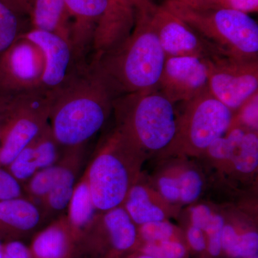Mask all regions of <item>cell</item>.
Wrapping results in <instances>:
<instances>
[{
	"label": "cell",
	"mask_w": 258,
	"mask_h": 258,
	"mask_svg": "<svg viewBox=\"0 0 258 258\" xmlns=\"http://www.w3.org/2000/svg\"><path fill=\"white\" fill-rule=\"evenodd\" d=\"M113 91L91 62L56 90L49 125L63 149L86 146L105 125L113 112Z\"/></svg>",
	"instance_id": "1"
},
{
	"label": "cell",
	"mask_w": 258,
	"mask_h": 258,
	"mask_svg": "<svg viewBox=\"0 0 258 258\" xmlns=\"http://www.w3.org/2000/svg\"><path fill=\"white\" fill-rule=\"evenodd\" d=\"M152 2L136 8L133 31L115 50L90 61L98 70L115 98L157 89L166 57L149 15Z\"/></svg>",
	"instance_id": "2"
},
{
	"label": "cell",
	"mask_w": 258,
	"mask_h": 258,
	"mask_svg": "<svg viewBox=\"0 0 258 258\" xmlns=\"http://www.w3.org/2000/svg\"><path fill=\"white\" fill-rule=\"evenodd\" d=\"M113 112L115 128L140 154L166 150L175 137V104L157 88L117 97Z\"/></svg>",
	"instance_id": "3"
},
{
	"label": "cell",
	"mask_w": 258,
	"mask_h": 258,
	"mask_svg": "<svg viewBox=\"0 0 258 258\" xmlns=\"http://www.w3.org/2000/svg\"><path fill=\"white\" fill-rule=\"evenodd\" d=\"M163 5L187 24L218 55L258 60V25L249 15L222 8H194L165 0Z\"/></svg>",
	"instance_id": "4"
},
{
	"label": "cell",
	"mask_w": 258,
	"mask_h": 258,
	"mask_svg": "<svg viewBox=\"0 0 258 258\" xmlns=\"http://www.w3.org/2000/svg\"><path fill=\"white\" fill-rule=\"evenodd\" d=\"M139 155L116 129L107 136L86 168L96 210L106 212L122 206L134 184Z\"/></svg>",
	"instance_id": "5"
},
{
	"label": "cell",
	"mask_w": 258,
	"mask_h": 258,
	"mask_svg": "<svg viewBox=\"0 0 258 258\" xmlns=\"http://www.w3.org/2000/svg\"><path fill=\"white\" fill-rule=\"evenodd\" d=\"M184 103V111L177 114L175 137L166 150L191 154L205 152L230 128L234 112L209 90Z\"/></svg>",
	"instance_id": "6"
},
{
	"label": "cell",
	"mask_w": 258,
	"mask_h": 258,
	"mask_svg": "<svg viewBox=\"0 0 258 258\" xmlns=\"http://www.w3.org/2000/svg\"><path fill=\"white\" fill-rule=\"evenodd\" d=\"M55 91L30 90L13 97L2 133L0 166L8 167L48 124Z\"/></svg>",
	"instance_id": "7"
},
{
	"label": "cell",
	"mask_w": 258,
	"mask_h": 258,
	"mask_svg": "<svg viewBox=\"0 0 258 258\" xmlns=\"http://www.w3.org/2000/svg\"><path fill=\"white\" fill-rule=\"evenodd\" d=\"M139 244L137 227L120 206L96 214L80 237L77 258H121Z\"/></svg>",
	"instance_id": "8"
},
{
	"label": "cell",
	"mask_w": 258,
	"mask_h": 258,
	"mask_svg": "<svg viewBox=\"0 0 258 258\" xmlns=\"http://www.w3.org/2000/svg\"><path fill=\"white\" fill-rule=\"evenodd\" d=\"M205 60L209 91L232 111L258 92V60H239L221 55Z\"/></svg>",
	"instance_id": "9"
},
{
	"label": "cell",
	"mask_w": 258,
	"mask_h": 258,
	"mask_svg": "<svg viewBox=\"0 0 258 258\" xmlns=\"http://www.w3.org/2000/svg\"><path fill=\"white\" fill-rule=\"evenodd\" d=\"M45 68L46 59L41 49L23 34L0 56V93L14 96L30 90H44Z\"/></svg>",
	"instance_id": "10"
},
{
	"label": "cell",
	"mask_w": 258,
	"mask_h": 258,
	"mask_svg": "<svg viewBox=\"0 0 258 258\" xmlns=\"http://www.w3.org/2000/svg\"><path fill=\"white\" fill-rule=\"evenodd\" d=\"M149 11L153 28L166 57L196 56L210 58L218 55L191 27L164 5L152 3Z\"/></svg>",
	"instance_id": "11"
},
{
	"label": "cell",
	"mask_w": 258,
	"mask_h": 258,
	"mask_svg": "<svg viewBox=\"0 0 258 258\" xmlns=\"http://www.w3.org/2000/svg\"><path fill=\"white\" fill-rule=\"evenodd\" d=\"M157 89L174 104L205 92L208 90L206 60L196 56L166 57Z\"/></svg>",
	"instance_id": "12"
},
{
	"label": "cell",
	"mask_w": 258,
	"mask_h": 258,
	"mask_svg": "<svg viewBox=\"0 0 258 258\" xmlns=\"http://www.w3.org/2000/svg\"><path fill=\"white\" fill-rule=\"evenodd\" d=\"M24 35L40 47L46 59L42 79L44 90L55 91L67 83L81 64L70 42L51 32L29 28Z\"/></svg>",
	"instance_id": "13"
},
{
	"label": "cell",
	"mask_w": 258,
	"mask_h": 258,
	"mask_svg": "<svg viewBox=\"0 0 258 258\" xmlns=\"http://www.w3.org/2000/svg\"><path fill=\"white\" fill-rule=\"evenodd\" d=\"M135 23L136 8L133 4L122 0H112L95 30L91 61L120 46L130 36Z\"/></svg>",
	"instance_id": "14"
},
{
	"label": "cell",
	"mask_w": 258,
	"mask_h": 258,
	"mask_svg": "<svg viewBox=\"0 0 258 258\" xmlns=\"http://www.w3.org/2000/svg\"><path fill=\"white\" fill-rule=\"evenodd\" d=\"M206 152L215 160L230 161L239 172L250 174L258 165L257 132L232 125L209 146Z\"/></svg>",
	"instance_id": "15"
},
{
	"label": "cell",
	"mask_w": 258,
	"mask_h": 258,
	"mask_svg": "<svg viewBox=\"0 0 258 258\" xmlns=\"http://www.w3.org/2000/svg\"><path fill=\"white\" fill-rule=\"evenodd\" d=\"M112 0H64L72 20L71 45L81 64L88 63L93 35Z\"/></svg>",
	"instance_id": "16"
},
{
	"label": "cell",
	"mask_w": 258,
	"mask_h": 258,
	"mask_svg": "<svg viewBox=\"0 0 258 258\" xmlns=\"http://www.w3.org/2000/svg\"><path fill=\"white\" fill-rule=\"evenodd\" d=\"M44 220L41 210L25 197L0 201V240L23 241L36 233Z\"/></svg>",
	"instance_id": "17"
},
{
	"label": "cell",
	"mask_w": 258,
	"mask_h": 258,
	"mask_svg": "<svg viewBox=\"0 0 258 258\" xmlns=\"http://www.w3.org/2000/svg\"><path fill=\"white\" fill-rule=\"evenodd\" d=\"M84 148L83 146L64 149L63 154L58 160L60 171L55 184L40 208L44 218L59 217L67 210L81 171Z\"/></svg>",
	"instance_id": "18"
},
{
	"label": "cell",
	"mask_w": 258,
	"mask_h": 258,
	"mask_svg": "<svg viewBox=\"0 0 258 258\" xmlns=\"http://www.w3.org/2000/svg\"><path fill=\"white\" fill-rule=\"evenodd\" d=\"M79 241L62 214L32 236L28 246L32 258H77Z\"/></svg>",
	"instance_id": "19"
},
{
	"label": "cell",
	"mask_w": 258,
	"mask_h": 258,
	"mask_svg": "<svg viewBox=\"0 0 258 258\" xmlns=\"http://www.w3.org/2000/svg\"><path fill=\"white\" fill-rule=\"evenodd\" d=\"M28 3L30 28L55 34L71 44L72 20L64 0H28Z\"/></svg>",
	"instance_id": "20"
},
{
	"label": "cell",
	"mask_w": 258,
	"mask_h": 258,
	"mask_svg": "<svg viewBox=\"0 0 258 258\" xmlns=\"http://www.w3.org/2000/svg\"><path fill=\"white\" fill-rule=\"evenodd\" d=\"M67 210L68 221L75 236L79 241L83 232L96 215V209L93 204L88 183L87 169L76 183Z\"/></svg>",
	"instance_id": "21"
},
{
	"label": "cell",
	"mask_w": 258,
	"mask_h": 258,
	"mask_svg": "<svg viewBox=\"0 0 258 258\" xmlns=\"http://www.w3.org/2000/svg\"><path fill=\"white\" fill-rule=\"evenodd\" d=\"M123 203V208L135 225L162 221L165 218L162 209L153 203L147 189L142 185L133 184Z\"/></svg>",
	"instance_id": "22"
},
{
	"label": "cell",
	"mask_w": 258,
	"mask_h": 258,
	"mask_svg": "<svg viewBox=\"0 0 258 258\" xmlns=\"http://www.w3.org/2000/svg\"><path fill=\"white\" fill-rule=\"evenodd\" d=\"M221 244L222 252L230 258H249L257 255V231L237 230L231 225H224Z\"/></svg>",
	"instance_id": "23"
},
{
	"label": "cell",
	"mask_w": 258,
	"mask_h": 258,
	"mask_svg": "<svg viewBox=\"0 0 258 258\" xmlns=\"http://www.w3.org/2000/svg\"><path fill=\"white\" fill-rule=\"evenodd\" d=\"M23 16L0 1V56L3 55L30 27Z\"/></svg>",
	"instance_id": "24"
},
{
	"label": "cell",
	"mask_w": 258,
	"mask_h": 258,
	"mask_svg": "<svg viewBox=\"0 0 258 258\" xmlns=\"http://www.w3.org/2000/svg\"><path fill=\"white\" fill-rule=\"evenodd\" d=\"M60 171V164L57 161L54 165L37 171L23 185L24 195L39 208L50 192Z\"/></svg>",
	"instance_id": "25"
},
{
	"label": "cell",
	"mask_w": 258,
	"mask_h": 258,
	"mask_svg": "<svg viewBox=\"0 0 258 258\" xmlns=\"http://www.w3.org/2000/svg\"><path fill=\"white\" fill-rule=\"evenodd\" d=\"M154 258H187L189 248L184 242L166 240L140 243L137 250Z\"/></svg>",
	"instance_id": "26"
},
{
	"label": "cell",
	"mask_w": 258,
	"mask_h": 258,
	"mask_svg": "<svg viewBox=\"0 0 258 258\" xmlns=\"http://www.w3.org/2000/svg\"><path fill=\"white\" fill-rule=\"evenodd\" d=\"M137 231L139 244L166 240H179L183 242L176 233L174 227L164 220L149 222L140 225Z\"/></svg>",
	"instance_id": "27"
},
{
	"label": "cell",
	"mask_w": 258,
	"mask_h": 258,
	"mask_svg": "<svg viewBox=\"0 0 258 258\" xmlns=\"http://www.w3.org/2000/svg\"><path fill=\"white\" fill-rule=\"evenodd\" d=\"M180 200L182 203H193L200 197L203 186L201 176L195 170L185 171L177 177Z\"/></svg>",
	"instance_id": "28"
},
{
	"label": "cell",
	"mask_w": 258,
	"mask_h": 258,
	"mask_svg": "<svg viewBox=\"0 0 258 258\" xmlns=\"http://www.w3.org/2000/svg\"><path fill=\"white\" fill-rule=\"evenodd\" d=\"M234 113L232 125H240L248 130L257 132L258 92L244 102Z\"/></svg>",
	"instance_id": "29"
},
{
	"label": "cell",
	"mask_w": 258,
	"mask_h": 258,
	"mask_svg": "<svg viewBox=\"0 0 258 258\" xmlns=\"http://www.w3.org/2000/svg\"><path fill=\"white\" fill-rule=\"evenodd\" d=\"M225 221L220 215L214 214L211 222L204 232L207 239L208 258H219L222 253L221 237Z\"/></svg>",
	"instance_id": "30"
},
{
	"label": "cell",
	"mask_w": 258,
	"mask_h": 258,
	"mask_svg": "<svg viewBox=\"0 0 258 258\" xmlns=\"http://www.w3.org/2000/svg\"><path fill=\"white\" fill-rule=\"evenodd\" d=\"M23 186L6 168L0 166V201L22 198Z\"/></svg>",
	"instance_id": "31"
},
{
	"label": "cell",
	"mask_w": 258,
	"mask_h": 258,
	"mask_svg": "<svg viewBox=\"0 0 258 258\" xmlns=\"http://www.w3.org/2000/svg\"><path fill=\"white\" fill-rule=\"evenodd\" d=\"M186 240L188 248L189 247L196 253L208 257L206 236L201 229L193 225L190 226L186 231Z\"/></svg>",
	"instance_id": "32"
},
{
	"label": "cell",
	"mask_w": 258,
	"mask_h": 258,
	"mask_svg": "<svg viewBox=\"0 0 258 258\" xmlns=\"http://www.w3.org/2000/svg\"><path fill=\"white\" fill-rule=\"evenodd\" d=\"M212 8H227L249 15L257 13L258 0H218Z\"/></svg>",
	"instance_id": "33"
},
{
	"label": "cell",
	"mask_w": 258,
	"mask_h": 258,
	"mask_svg": "<svg viewBox=\"0 0 258 258\" xmlns=\"http://www.w3.org/2000/svg\"><path fill=\"white\" fill-rule=\"evenodd\" d=\"M159 188L161 195L171 203L179 201L180 193L177 177L164 176L159 180Z\"/></svg>",
	"instance_id": "34"
},
{
	"label": "cell",
	"mask_w": 258,
	"mask_h": 258,
	"mask_svg": "<svg viewBox=\"0 0 258 258\" xmlns=\"http://www.w3.org/2000/svg\"><path fill=\"white\" fill-rule=\"evenodd\" d=\"M3 258H32V256L23 241L14 240L4 242Z\"/></svg>",
	"instance_id": "35"
},
{
	"label": "cell",
	"mask_w": 258,
	"mask_h": 258,
	"mask_svg": "<svg viewBox=\"0 0 258 258\" xmlns=\"http://www.w3.org/2000/svg\"><path fill=\"white\" fill-rule=\"evenodd\" d=\"M213 215L211 210L206 205L195 207L191 210V225L201 229L204 232L211 222Z\"/></svg>",
	"instance_id": "36"
},
{
	"label": "cell",
	"mask_w": 258,
	"mask_h": 258,
	"mask_svg": "<svg viewBox=\"0 0 258 258\" xmlns=\"http://www.w3.org/2000/svg\"><path fill=\"white\" fill-rule=\"evenodd\" d=\"M14 96L0 93V144H1L2 133H3L8 109H9L10 102Z\"/></svg>",
	"instance_id": "37"
},
{
	"label": "cell",
	"mask_w": 258,
	"mask_h": 258,
	"mask_svg": "<svg viewBox=\"0 0 258 258\" xmlns=\"http://www.w3.org/2000/svg\"><path fill=\"white\" fill-rule=\"evenodd\" d=\"M0 1L13 8L19 14L29 19L30 7H29L28 0H0Z\"/></svg>",
	"instance_id": "38"
},
{
	"label": "cell",
	"mask_w": 258,
	"mask_h": 258,
	"mask_svg": "<svg viewBox=\"0 0 258 258\" xmlns=\"http://www.w3.org/2000/svg\"><path fill=\"white\" fill-rule=\"evenodd\" d=\"M218 0H190L189 5L194 8H212Z\"/></svg>",
	"instance_id": "39"
},
{
	"label": "cell",
	"mask_w": 258,
	"mask_h": 258,
	"mask_svg": "<svg viewBox=\"0 0 258 258\" xmlns=\"http://www.w3.org/2000/svg\"><path fill=\"white\" fill-rule=\"evenodd\" d=\"M121 258H154L151 256L147 255L142 253V252H139V251H134V252H131L126 255L123 256Z\"/></svg>",
	"instance_id": "40"
},
{
	"label": "cell",
	"mask_w": 258,
	"mask_h": 258,
	"mask_svg": "<svg viewBox=\"0 0 258 258\" xmlns=\"http://www.w3.org/2000/svg\"><path fill=\"white\" fill-rule=\"evenodd\" d=\"M148 1L150 0H134V3H135L136 8H138L139 6H142L144 3H147Z\"/></svg>",
	"instance_id": "41"
},
{
	"label": "cell",
	"mask_w": 258,
	"mask_h": 258,
	"mask_svg": "<svg viewBox=\"0 0 258 258\" xmlns=\"http://www.w3.org/2000/svg\"><path fill=\"white\" fill-rule=\"evenodd\" d=\"M3 244L4 242L0 240V258H3Z\"/></svg>",
	"instance_id": "42"
},
{
	"label": "cell",
	"mask_w": 258,
	"mask_h": 258,
	"mask_svg": "<svg viewBox=\"0 0 258 258\" xmlns=\"http://www.w3.org/2000/svg\"><path fill=\"white\" fill-rule=\"evenodd\" d=\"M172 1L180 2V3H186L189 4L190 0H172Z\"/></svg>",
	"instance_id": "43"
},
{
	"label": "cell",
	"mask_w": 258,
	"mask_h": 258,
	"mask_svg": "<svg viewBox=\"0 0 258 258\" xmlns=\"http://www.w3.org/2000/svg\"><path fill=\"white\" fill-rule=\"evenodd\" d=\"M122 1L127 2V3H132L134 6H135V3H134V0H122Z\"/></svg>",
	"instance_id": "44"
},
{
	"label": "cell",
	"mask_w": 258,
	"mask_h": 258,
	"mask_svg": "<svg viewBox=\"0 0 258 258\" xmlns=\"http://www.w3.org/2000/svg\"><path fill=\"white\" fill-rule=\"evenodd\" d=\"M249 258H258V255L257 254V255L253 256V257H249Z\"/></svg>",
	"instance_id": "45"
}]
</instances>
